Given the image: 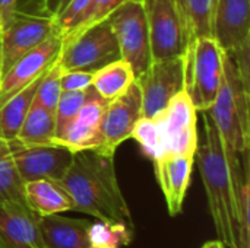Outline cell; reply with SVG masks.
Segmentation results:
<instances>
[{
	"mask_svg": "<svg viewBox=\"0 0 250 248\" xmlns=\"http://www.w3.org/2000/svg\"><path fill=\"white\" fill-rule=\"evenodd\" d=\"M196 114L186 91H180L164 110L142 117L132 132L142 152L154 162L167 155H193L199 143Z\"/></svg>",
	"mask_w": 250,
	"mask_h": 248,
	"instance_id": "3",
	"label": "cell"
},
{
	"mask_svg": "<svg viewBox=\"0 0 250 248\" xmlns=\"http://www.w3.org/2000/svg\"><path fill=\"white\" fill-rule=\"evenodd\" d=\"M62 51V37L53 35L21 57L0 80V108L18 92L40 79L57 60Z\"/></svg>",
	"mask_w": 250,
	"mask_h": 248,
	"instance_id": "13",
	"label": "cell"
},
{
	"mask_svg": "<svg viewBox=\"0 0 250 248\" xmlns=\"http://www.w3.org/2000/svg\"><path fill=\"white\" fill-rule=\"evenodd\" d=\"M107 102L91 86L86 101L54 145L63 146L73 153L79 151H95L98 145V129Z\"/></svg>",
	"mask_w": 250,
	"mask_h": 248,
	"instance_id": "15",
	"label": "cell"
},
{
	"mask_svg": "<svg viewBox=\"0 0 250 248\" xmlns=\"http://www.w3.org/2000/svg\"><path fill=\"white\" fill-rule=\"evenodd\" d=\"M91 0H69L67 4L60 10V13L54 18L57 34L63 38L81 19L82 13L88 7Z\"/></svg>",
	"mask_w": 250,
	"mask_h": 248,
	"instance_id": "29",
	"label": "cell"
},
{
	"mask_svg": "<svg viewBox=\"0 0 250 248\" xmlns=\"http://www.w3.org/2000/svg\"><path fill=\"white\" fill-rule=\"evenodd\" d=\"M18 12V0H0V18L3 28L7 26Z\"/></svg>",
	"mask_w": 250,
	"mask_h": 248,
	"instance_id": "31",
	"label": "cell"
},
{
	"mask_svg": "<svg viewBox=\"0 0 250 248\" xmlns=\"http://www.w3.org/2000/svg\"><path fill=\"white\" fill-rule=\"evenodd\" d=\"M63 67L59 61V57L57 60L53 63V66L41 76L40 79V83H38V88H37V92H35V101L44 107L45 110L54 113L56 111V107H57V102L60 99V95L63 92L62 89V75H63Z\"/></svg>",
	"mask_w": 250,
	"mask_h": 248,
	"instance_id": "27",
	"label": "cell"
},
{
	"mask_svg": "<svg viewBox=\"0 0 250 248\" xmlns=\"http://www.w3.org/2000/svg\"><path fill=\"white\" fill-rule=\"evenodd\" d=\"M195 156L215 231L226 247L239 248L236 202L239 186L249 177V151L229 152L211 114L204 111V139L198 143Z\"/></svg>",
	"mask_w": 250,
	"mask_h": 248,
	"instance_id": "1",
	"label": "cell"
},
{
	"mask_svg": "<svg viewBox=\"0 0 250 248\" xmlns=\"http://www.w3.org/2000/svg\"><path fill=\"white\" fill-rule=\"evenodd\" d=\"M133 228L122 222L98 221L91 224L88 238L91 248H122L130 246Z\"/></svg>",
	"mask_w": 250,
	"mask_h": 248,
	"instance_id": "25",
	"label": "cell"
},
{
	"mask_svg": "<svg viewBox=\"0 0 250 248\" xmlns=\"http://www.w3.org/2000/svg\"><path fill=\"white\" fill-rule=\"evenodd\" d=\"M249 80L239 72L234 60L224 53V77L217 101L208 110L224 148L231 153L249 151Z\"/></svg>",
	"mask_w": 250,
	"mask_h": 248,
	"instance_id": "4",
	"label": "cell"
},
{
	"mask_svg": "<svg viewBox=\"0 0 250 248\" xmlns=\"http://www.w3.org/2000/svg\"><path fill=\"white\" fill-rule=\"evenodd\" d=\"M12 158L23 183L34 180L60 181L69 170L73 152L59 145L22 146L10 142Z\"/></svg>",
	"mask_w": 250,
	"mask_h": 248,
	"instance_id": "12",
	"label": "cell"
},
{
	"mask_svg": "<svg viewBox=\"0 0 250 248\" xmlns=\"http://www.w3.org/2000/svg\"><path fill=\"white\" fill-rule=\"evenodd\" d=\"M183 64L186 94L198 113L208 111L223 85V48L214 37H193L183 54Z\"/></svg>",
	"mask_w": 250,
	"mask_h": 248,
	"instance_id": "5",
	"label": "cell"
},
{
	"mask_svg": "<svg viewBox=\"0 0 250 248\" xmlns=\"http://www.w3.org/2000/svg\"><path fill=\"white\" fill-rule=\"evenodd\" d=\"M41 3L42 0H18V9L22 10H41Z\"/></svg>",
	"mask_w": 250,
	"mask_h": 248,
	"instance_id": "33",
	"label": "cell"
},
{
	"mask_svg": "<svg viewBox=\"0 0 250 248\" xmlns=\"http://www.w3.org/2000/svg\"><path fill=\"white\" fill-rule=\"evenodd\" d=\"M119 58V44L108 20L85 31L75 41L62 47L59 56L63 70L91 72H95L97 69Z\"/></svg>",
	"mask_w": 250,
	"mask_h": 248,
	"instance_id": "9",
	"label": "cell"
},
{
	"mask_svg": "<svg viewBox=\"0 0 250 248\" xmlns=\"http://www.w3.org/2000/svg\"><path fill=\"white\" fill-rule=\"evenodd\" d=\"M130 0H91L85 12L82 13L78 23L62 38V47L70 44L78 37H81L85 31L97 26L98 23L107 20L114 10H117L122 4Z\"/></svg>",
	"mask_w": 250,
	"mask_h": 248,
	"instance_id": "24",
	"label": "cell"
},
{
	"mask_svg": "<svg viewBox=\"0 0 250 248\" xmlns=\"http://www.w3.org/2000/svg\"><path fill=\"white\" fill-rule=\"evenodd\" d=\"M38 219L25 202L0 205V248H41Z\"/></svg>",
	"mask_w": 250,
	"mask_h": 248,
	"instance_id": "17",
	"label": "cell"
},
{
	"mask_svg": "<svg viewBox=\"0 0 250 248\" xmlns=\"http://www.w3.org/2000/svg\"><path fill=\"white\" fill-rule=\"evenodd\" d=\"M1 32H3V23H1V18H0V35H1Z\"/></svg>",
	"mask_w": 250,
	"mask_h": 248,
	"instance_id": "36",
	"label": "cell"
},
{
	"mask_svg": "<svg viewBox=\"0 0 250 248\" xmlns=\"http://www.w3.org/2000/svg\"><path fill=\"white\" fill-rule=\"evenodd\" d=\"M54 137H56L54 113L45 110L34 99L15 142L22 146L54 145Z\"/></svg>",
	"mask_w": 250,
	"mask_h": 248,
	"instance_id": "20",
	"label": "cell"
},
{
	"mask_svg": "<svg viewBox=\"0 0 250 248\" xmlns=\"http://www.w3.org/2000/svg\"><path fill=\"white\" fill-rule=\"evenodd\" d=\"M202 248H226V244L221 240H217V241H208L207 244H204Z\"/></svg>",
	"mask_w": 250,
	"mask_h": 248,
	"instance_id": "34",
	"label": "cell"
},
{
	"mask_svg": "<svg viewBox=\"0 0 250 248\" xmlns=\"http://www.w3.org/2000/svg\"><path fill=\"white\" fill-rule=\"evenodd\" d=\"M23 200V181L12 158L10 142L0 137V205Z\"/></svg>",
	"mask_w": 250,
	"mask_h": 248,
	"instance_id": "23",
	"label": "cell"
},
{
	"mask_svg": "<svg viewBox=\"0 0 250 248\" xmlns=\"http://www.w3.org/2000/svg\"><path fill=\"white\" fill-rule=\"evenodd\" d=\"M88 248H91V247H88Z\"/></svg>",
	"mask_w": 250,
	"mask_h": 248,
	"instance_id": "37",
	"label": "cell"
},
{
	"mask_svg": "<svg viewBox=\"0 0 250 248\" xmlns=\"http://www.w3.org/2000/svg\"><path fill=\"white\" fill-rule=\"evenodd\" d=\"M40 79H37L25 89L18 92L0 108V137L4 139L6 142L16 140L21 126L34 101Z\"/></svg>",
	"mask_w": 250,
	"mask_h": 248,
	"instance_id": "22",
	"label": "cell"
},
{
	"mask_svg": "<svg viewBox=\"0 0 250 248\" xmlns=\"http://www.w3.org/2000/svg\"><path fill=\"white\" fill-rule=\"evenodd\" d=\"M91 222L66 218L60 213L40 216L38 234L41 248H88Z\"/></svg>",
	"mask_w": 250,
	"mask_h": 248,
	"instance_id": "18",
	"label": "cell"
},
{
	"mask_svg": "<svg viewBox=\"0 0 250 248\" xmlns=\"http://www.w3.org/2000/svg\"><path fill=\"white\" fill-rule=\"evenodd\" d=\"M190 25L193 37H212L217 0H179Z\"/></svg>",
	"mask_w": 250,
	"mask_h": 248,
	"instance_id": "26",
	"label": "cell"
},
{
	"mask_svg": "<svg viewBox=\"0 0 250 248\" xmlns=\"http://www.w3.org/2000/svg\"><path fill=\"white\" fill-rule=\"evenodd\" d=\"M94 72L91 70H64L62 75L63 91H86L92 86Z\"/></svg>",
	"mask_w": 250,
	"mask_h": 248,
	"instance_id": "30",
	"label": "cell"
},
{
	"mask_svg": "<svg viewBox=\"0 0 250 248\" xmlns=\"http://www.w3.org/2000/svg\"><path fill=\"white\" fill-rule=\"evenodd\" d=\"M57 34L53 15L41 10L18 9L12 22L3 28L1 41V76L26 53Z\"/></svg>",
	"mask_w": 250,
	"mask_h": 248,
	"instance_id": "8",
	"label": "cell"
},
{
	"mask_svg": "<svg viewBox=\"0 0 250 248\" xmlns=\"http://www.w3.org/2000/svg\"><path fill=\"white\" fill-rule=\"evenodd\" d=\"M59 183L70 196L73 210L133 228L129 206L119 186L114 155L98 151L75 152L69 170Z\"/></svg>",
	"mask_w": 250,
	"mask_h": 248,
	"instance_id": "2",
	"label": "cell"
},
{
	"mask_svg": "<svg viewBox=\"0 0 250 248\" xmlns=\"http://www.w3.org/2000/svg\"><path fill=\"white\" fill-rule=\"evenodd\" d=\"M193 155H167L154 161L155 177L164 194L170 216H177L183 210V203L193 171Z\"/></svg>",
	"mask_w": 250,
	"mask_h": 248,
	"instance_id": "16",
	"label": "cell"
},
{
	"mask_svg": "<svg viewBox=\"0 0 250 248\" xmlns=\"http://www.w3.org/2000/svg\"><path fill=\"white\" fill-rule=\"evenodd\" d=\"M0 80H1V41H0Z\"/></svg>",
	"mask_w": 250,
	"mask_h": 248,
	"instance_id": "35",
	"label": "cell"
},
{
	"mask_svg": "<svg viewBox=\"0 0 250 248\" xmlns=\"http://www.w3.org/2000/svg\"><path fill=\"white\" fill-rule=\"evenodd\" d=\"M135 80L136 76L130 64L126 60L119 58L94 72L92 88L101 98L111 101L125 94Z\"/></svg>",
	"mask_w": 250,
	"mask_h": 248,
	"instance_id": "21",
	"label": "cell"
},
{
	"mask_svg": "<svg viewBox=\"0 0 250 248\" xmlns=\"http://www.w3.org/2000/svg\"><path fill=\"white\" fill-rule=\"evenodd\" d=\"M107 20L116 35L120 58L130 64L136 77L141 76L152 63L149 31L142 1H126Z\"/></svg>",
	"mask_w": 250,
	"mask_h": 248,
	"instance_id": "7",
	"label": "cell"
},
{
	"mask_svg": "<svg viewBox=\"0 0 250 248\" xmlns=\"http://www.w3.org/2000/svg\"><path fill=\"white\" fill-rule=\"evenodd\" d=\"M151 41L152 60L179 57L188 50L192 31L179 0H141Z\"/></svg>",
	"mask_w": 250,
	"mask_h": 248,
	"instance_id": "6",
	"label": "cell"
},
{
	"mask_svg": "<svg viewBox=\"0 0 250 248\" xmlns=\"http://www.w3.org/2000/svg\"><path fill=\"white\" fill-rule=\"evenodd\" d=\"M142 98V117H152L167 107L173 96L185 89L183 56L152 60L136 77Z\"/></svg>",
	"mask_w": 250,
	"mask_h": 248,
	"instance_id": "10",
	"label": "cell"
},
{
	"mask_svg": "<svg viewBox=\"0 0 250 248\" xmlns=\"http://www.w3.org/2000/svg\"><path fill=\"white\" fill-rule=\"evenodd\" d=\"M88 91H63L60 99L57 102L54 118H56V137L54 142L64 133L67 126L73 121L76 114L79 113L81 107L86 101Z\"/></svg>",
	"mask_w": 250,
	"mask_h": 248,
	"instance_id": "28",
	"label": "cell"
},
{
	"mask_svg": "<svg viewBox=\"0 0 250 248\" xmlns=\"http://www.w3.org/2000/svg\"><path fill=\"white\" fill-rule=\"evenodd\" d=\"M23 200L38 216L73 210V202L59 181L34 180L23 183Z\"/></svg>",
	"mask_w": 250,
	"mask_h": 248,
	"instance_id": "19",
	"label": "cell"
},
{
	"mask_svg": "<svg viewBox=\"0 0 250 248\" xmlns=\"http://www.w3.org/2000/svg\"><path fill=\"white\" fill-rule=\"evenodd\" d=\"M142 118V98L138 82L117 98L107 102L100 129L97 149L101 153L114 155L116 149L130 139L133 127Z\"/></svg>",
	"mask_w": 250,
	"mask_h": 248,
	"instance_id": "11",
	"label": "cell"
},
{
	"mask_svg": "<svg viewBox=\"0 0 250 248\" xmlns=\"http://www.w3.org/2000/svg\"><path fill=\"white\" fill-rule=\"evenodd\" d=\"M212 37L230 56L249 51L250 0H217Z\"/></svg>",
	"mask_w": 250,
	"mask_h": 248,
	"instance_id": "14",
	"label": "cell"
},
{
	"mask_svg": "<svg viewBox=\"0 0 250 248\" xmlns=\"http://www.w3.org/2000/svg\"><path fill=\"white\" fill-rule=\"evenodd\" d=\"M67 1L69 0H42L41 9L45 13H50V15H53L56 18L60 13V10L67 4Z\"/></svg>",
	"mask_w": 250,
	"mask_h": 248,
	"instance_id": "32",
	"label": "cell"
}]
</instances>
